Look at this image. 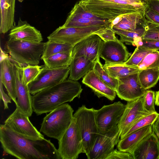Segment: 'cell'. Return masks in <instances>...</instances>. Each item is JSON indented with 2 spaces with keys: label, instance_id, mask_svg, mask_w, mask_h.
<instances>
[{
  "label": "cell",
  "instance_id": "obj_1",
  "mask_svg": "<svg viewBox=\"0 0 159 159\" xmlns=\"http://www.w3.org/2000/svg\"><path fill=\"white\" fill-rule=\"evenodd\" d=\"M0 142L5 153L18 159H61L50 140L22 135L5 124L0 125Z\"/></svg>",
  "mask_w": 159,
  "mask_h": 159
},
{
  "label": "cell",
  "instance_id": "obj_2",
  "mask_svg": "<svg viewBox=\"0 0 159 159\" xmlns=\"http://www.w3.org/2000/svg\"><path fill=\"white\" fill-rule=\"evenodd\" d=\"M81 84L69 79L43 90L32 96L33 111L37 115L49 112L67 102L80 98Z\"/></svg>",
  "mask_w": 159,
  "mask_h": 159
},
{
  "label": "cell",
  "instance_id": "obj_3",
  "mask_svg": "<svg viewBox=\"0 0 159 159\" xmlns=\"http://www.w3.org/2000/svg\"><path fill=\"white\" fill-rule=\"evenodd\" d=\"M80 3L97 17L111 21L120 16L144 12L147 0H80Z\"/></svg>",
  "mask_w": 159,
  "mask_h": 159
},
{
  "label": "cell",
  "instance_id": "obj_4",
  "mask_svg": "<svg viewBox=\"0 0 159 159\" xmlns=\"http://www.w3.org/2000/svg\"><path fill=\"white\" fill-rule=\"evenodd\" d=\"M44 43L9 39L5 44L10 57L21 66L38 65L41 59Z\"/></svg>",
  "mask_w": 159,
  "mask_h": 159
},
{
  "label": "cell",
  "instance_id": "obj_5",
  "mask_svg": "<svg viewBox=\"0 0 159 159\" xmlns=\"http://www.w3.org/2000/svg\"><path fill=\"white\" fill-rule=\"evenodd\" d=\"M73 112L68 103L61 105L44 117L39 131L59 140L71 124Z\"/></svg>",
  "mask_w": 159,
  "mask_h": 159
},
{
  "label": "cell",
  "instance_id": "obj_6",
  "mask_svg": "<svg viewBox=\"0 0 159 159\" xmlns=\"http://www.w3.org/2000/svg\"><path fill=\"white\" fill-rule=\"evenodd\" d=\"M96 109L85 105L79 107L73 115L82 139L83 153L86 156L99 132L95 118Z\"/></svg>",
  "mask_w": 159,
  "mask_h": 159
},
{
  "label": "cell",
  "instance_id": "obj_7",
  "mask_svg": "<svg viewBox=\"0 0 159 159\" xmlns=\"http://www.w3.org/2000/svg\"><path fill=\"white\" fill-rule=\"evenodd\" d=\"M108 27L97 26L66 27L61 26L54 31L47 38L49 40L69 44L74 47L87 37L94 34H100Z\"/></svg>",
  "mask_w": 159,
  "mask_h": 159
},
{
  "label": "cell",
  "instance_id": "obj_8",
  "mask_svg": "<svg viewBox=\"0 0 159 159\" xmlns=\"http://www.w3.org/2000/svg\"><path fill=\"white\" fill-rule=\"evenodd\" d=\"M58 141V151L61 159H76L83 153L82 141L76 120L71 124Z\"/></svg>",
  "mask_w": 159,
  "mask_h": 159
},
{
  "label": "cell",
  "instance_id": "obj_9",
  "mask_svg": "<svg viewBox=\"0 0 159 159\" xmlns=\"http://www.w3.org/2000/svg\"><path fill=\"white\" fill-rule=\"evenodd\" d=\"M70 66L49 68L44 65L36 77L28 84L30 93L33 95L57 84L66 80Z\"/></svg>",
  "mask_w": 159,
  "mask_h": 159
},
{
  "label": "cell",
  "instance_id": "obj_10",
  "mask_svg": "<svg viewBox=\"0 0 159 159\" xmlns=\"http://www.w3.org/2000/svg\"><path fill=\"white\" fill-rule=\"evenodd\" d=\"M118 125L104 133L99 132L87 156L88 159H105L118 144L120 138Z\"/></svg>",
  "mask_w": 159,
  "mask_h": 159
},
{
  "label": "cell",
  "instance_id": "obj_11",
  "mask_svg": "<svg viewBox=\"0 0 159 159\" xmlns=\"http://www.w3.org/2000/svg\"><path fill=\"white\" fill-rule=\"evenodd\" d=\"M125 106L126 105L119 101L96 110L95 118L99 132H106L117 126Z\"/></svg>",
  "mask_w": 159,
  "mask_h": 159
},
{
  "label": "cell",
  "instance_id": "obj_12",
  "mask_svg": "<svg viewBox=\"0 0 159 159\" xmlns=\"http://www.w3.org/2000/svg\"><path fill=\"white\" fill-rule=\"evenodd\" d=\"M16 62H14L13 69L16 81V92L17 98L16 107L29 117L31 116L33 110L32 96L28 85L23 79V68Z\"/></svg>",
  "mask_w": 159,
  "mask_h": 159
},
{
  "label": "cell",
  "instance_id": "obj_13",
  "mask_svg": "<svg viewBox=\"0 0 159 159\" xmlns=\"http://www.w3.org/2000/svg\"><path fill=\"white\" fill-rule=\"evenodd\" d=\"M29 116L16 107L4 121V124L14 131L31 137L43 138L41 133L30 122Z\"/></svg>",
  "mask_w": 159,
  "mask_h": 159
},
{
  "label": "cell",
  "instance_id": "obj_14",
  "mask_svg": "<svg viewBox=\"0 0 159 159\" xmlns=\"http://www.w3.org/2000/svg\"><path fill=\"white\" fill-rule=\"evenodd\" d=\"M131 55L123 43L118 39L115 41H103L99 55L105 64H114L125 62Z\"/></svg>",
  "mask_w": 159,
  "mask_h": 159
},
{
  "label": "cell",
  "instance_id": "obj_15",
  "mask_svg": "<svg viewBox=\"0 0 159 159\" xmlns=\"http://www.w3.org/2000/svg\"><path fill=\"white\" fill-rule=\"evenodd\" d=\"M138 73L118 79V83L115 91L116 95L121 100L133 101L143 97L145 94L147 90L140 84Z\"/></svg>",
  "mask_w": 159,
  "mask_h": 159
},
{
  "label": "cell",
  "instance_id": "obj_16",
  "mask_svg": "<svg viewBox=\"0 0 159 159\" xmlns=\"http://www.w3.org/2000/svg\"><path fill=\"white\" fill-rule=\"evenodd\" d=\"M143 98L127 101L125 107L118 125L120 137L139 119L151 114L144 107Z\"/></svg>",
  "mask_w": 159,
  "mask_h": 159
},
{
  "label": "cell",
  "instance_id": "obj_17",
  "mask_svg": "<svg viewBox=\"0 0 159 159\" xmlns=\"http://www.w3.org/2000/svg\"><path fill=\"white\" fill-rule=\"evenodd\" d=\"M102 39L96 34L91 35L80 42L73 47L72 58L84 56L95 62L99 57Z\"/></svg>",
  "mask_w": 159,
  "mask_h": 159
},
{
  "label": "cell",
  "instance_id": "obj_18",
  "mask_svg": "<svg viewBox=\"0 0 159 159\" xmlns=\"http://www.w3.org/2000/svg\"><path fill=\"white\" fill-rule=\"evenodd\" d=\"M9 39L41 42L43 40L40 32L25 20L20 18L10 30Z\"/></svg>",
  "mask_w": 159,
  "mask_h": 159
},
{
  "label": "cell",
  "instance_id": "obj_19",
  "mask_svg": "<svg viewBox=\"0 0 159 159\" xmlns=\"http://www.w3.org/2000/svg\"><path fill=\"white\" fill-rule=\"evenodd\" d=\"M131 154L133 159H159V140L153 131Z\"/></svg>",
  "mask_w": 159,
  "mask_h": 159
},
{
  "label": "cell",
  "instance_id": "obj_20",
  "mask_svg": "<svg viewBox=\"0 0 159 159\" xmlns=\"http://www.w3.org/2000/svg\"><path fill=\"white\" fill-rule=\"evenodd\" d=\"M82 83L91 88L99 98L105 97L112 101L116 97L115 90L101 80L93 69L83 77Z\"/></svg>",
  "mask_w": 159,
  "mask_h": 159
},
{
  "label": "cell",
  "instance_id": "obj_21",
  "mask_svg": "<svg viewBox=\"0 0 159 159\" xmlns=\"http://www.w3.org/2000/svg\"><path fill=\"white\" fill-rule=\"evenodd\" d=\"M152 132V125L135 131L120 139L117 144V148L119 150L131 154L139 145Z\"/></svg>",
  "mask_w": 159,
  "mask_h": 159
},
{
  "label": "cell",
  "instance_id": "obj_22",
  "mask_svg": "<svg viewBox=\"0 0 159 159\" xmlns=\"http://www.w3.org/2000/svg\"><path fill=\"white\" fill-rule=\"evenodd\" d=\"M13 63L10 56L0 62V81L5 87L8 95L16 105V81L13 69Z\"/></svg>",
  "mask_w": 159,
  "mask_h": 159
},
{
  "label": "cell",
  "instance_id": "obj_23",
  "mask_svg": "<svg viewBox=\"0 0 159 159\" xmlns=\"http://www.w3.org/2000/svg\"><path fill=\"white\" fill-rule=\"evenodd\" d=\"M16 0H0V33L10 30L14 21Z\"/></svg>",
  "mask_w": 159,
  "mask_h": 159
},
{
  "label": "cell",
  "instance_id": "obj_24",
  "mask_svg": "<svg viewBox=\"0 0 159 159\" xmlns=\"http://www.w3.org/2000/svg\"><path fill=\"white\" fill-rule=\"evenodd\" d=\"M145 12V11H144ZM144 12H137L122 15L121 20L112 27L113 30L132 31L148 22Z\"/></svg>",
  "mask_w": 159,
  "mask_h": 159
},
{
  "label": "cell",
  "instance_id": "obj_25",
  "mask_svg": "<svg viewBox=\"0 0 159 159\" xmlns=\"http://www.w3.org/2000/svg\"><path fill=\"white\" fill-rule=\"evenodd\" d=\"M94 64V62L84 56L72 58L69 66L70 70L68 79L77 81L92 70Z\"/></svg>",
  "mask_w": 159,
  "mask_h": 159
},
{
  "label": "cell",
  "instance_id": "obj_26",
  "mask_svg": "<svg viewBox=\"0 0 159 159\" xmlns=\"http://www.w3.org/2000/svg\"><path fill=\"white\" fill-rule=\"evenodd\" d=\"M111 21L102 19H93L83 18L69 14L65 23L62 26L66 27L97 26H110Z\"/></svg>",
  "mask_w": 159,
  "mask_h": 159
},
{
  "label": "cell",
  "instance_id": "obj_27",
  "mask_svg": "<svg viewBox=\"0 0 159 159\" xmlns=\"http://www.w3.org/2000/svg\"><path fill=\"white\" fill-rule=\"evenodd\" d=\"M139 81L146 90L154 87L159 80V69L151 68L140 70L138 73Z\"/></svg>",
  "mask_w": 159,
  "mask_h": 159
},
{
  "label": "cell",
  "instance_id": "obj_28",
  "mask_svg": "<svg viewBox=\"0 0 159 159\" xmlns=\"http://www.w3.org/2000/svg\"><path fill=\"white\" fill-rule=\"evenodd\" d=\"M72 58V52L56 54L43 60L46 67L56 68L69 66Z\"/></svg>",
  "mask_w": 159,
  "mask_h": 159
},
{
  "label": "cell",
  "instance_id": "obj_29",
  "mask_svg": "<svg viewBox=\"0 0 159 159\" xmlns=\"http://www.w3.org/2000/svg\"><path fill=\"white\" fill-rule=\"evenodd\" d=\"M73 46L66 43L57 42L48 40L44 43V49L41 59L48 57L53 55L60 53L72 52Z\"/></svg>",
  "mask_w": 159,
  "mask_h": 159
},
{
  "label": "cell",
  "instance_id": "obj_30",
  "mask_svg": "<svg viewBox=\"0 0 159 159\" xmlns=\"http://www.w3.org/2000/svg\"><path fill=\"white\" fill-rule=\"evenodd\" d=\"M103 66L111 76L117 79L138 73L140 70L138 67L128 66L122 64L105 63Z\"/></svg>",
  "mask_w": 159,
  "mask_h": 159
},
{
  "label": "cell",
  "instance_id": "obj_31",
  "mask_svg": "<svg viewBox=\"0 0 159 159\" xmlns=\"http://www.w3.org/2000/svg\"><path fill=\"white\" fill-rule=\"evenodd\" d=\"M148 22L138 26L134 31H126L113 30L115 34L120 37V40L126 44L133 45L134 39L138 37H142L145 33Z\"/></svg>",
  "mask_w": 159,
  "mask_h": 159
},
{
  "label": "cell",
  "instance_id": "obj_32",
  "mask_svg": "<svg viewBox=\"0 0 159 159\" xmlns=\"http://www.w3.org/2000/svg\"><path fill=\"white\" fill-rule=\"evenodd\" d=\"M100 58L98 57L94 62L93 69L101 80L115 90L118 84V80L108 74L101 62Z\"/></svg>",
  "mask_w": 159,
  "mask_h": 159
},
{
  "label": "cell",
  "instance_id": "obj_33",
  "mask_svg": "<svg viewBox=\"0 0 159 159\" xmlns=\"http://www.w3.org/2000/svg\"><path fill=\"white\" fill-rule=\"evenodd\" d=\"M159 116L157 111L148 114L142 117L137 121L125 132L120 139L133 132L149 125H152Z\"/></svg>",
  "mask_w": 159,
  "mask_h": 159
},
{
  "label": "cell",
  "instance_id": "obj_34",
  "mask_svg": "<svg viewBox=\"0 0 159 159\" xmlns=\"http://www.w3.org/2000/svg\"><path fill=\"white\" fill-rule=\"evenodd\" d=\"M140 70L151 68L159 69V51H153L148 54L138 65Z\"/></svg>",
  "mask_w": 159,
  "mask_h": 159
},
{
  "label": "cell",
  "instance_id": "obj_35",
  "mask_svg": "<svg viewBox=\"0 0 159 159\" xmlns=\"http://www.w3.org/2000/svg\"><path fill=\"white\" fill-rule=\"evenodd\" d=\"M153 50H147L140 46H137L128 59L123 65L137 67L144 57Z\"/></svg>",
  "mask_w": 159,
  "mask_h": 159
},
{
  "label": "cell",
  "instance_id": "obj_36",
  "mask_svg": "<svg viewBox=\"0 0 159 159\" xmlns=\"http://www.w3.org/2000/svg\"><path fill=\"white\" fill-rule=\"evenodd\" d=\"M43 66L28 65L23 68V79L27 85L33 81L40 72Z\"/></svg>",
  "mask_w": 159,
  "mask_h": 159
},
{
  "label": "cell",
  "instance_id": "obj_37",
  "mask_svg": "<svg viewBox=\"0 0 159 159\" xmlns=\"http://www.w3.org/2000/svg\"><path fill=\"white\" fill-rule=\"evenodd\" d=\"M69 14L83 18L93 19H101L84 7L79 1L75 3Z\"/></svg>",
  "mask_w": 159,
  "mask_h": 159
},
{
  "label": "cell",
  "instance_id": "obj_38",
  "mask_svg": "<svg viewBox=\"0 0 159 159\" xmlns=\"http://www.w3.org/2000/svg\"><path fill=\"white\" fill-rule=\"evenodd\" d=\"M133 45L140 46L147 50H159V40L144 39L141 37H138L134 39Z\"/></svg>",
  "mask_w": 159,
  "mask_h": 159
},
{
  "label": "cell",
  "instance_id": "obj_39",
  "mask_svg": "<svg viewBox=\"0 0 159 159\" xmlns=\"http://www.w3.org/2000/svg\"><path fill=\"white\" fill-rule=\"evenodd\" d=\"M143 98L144 107L150 113L156 111L155 108V92L151 90H147Z\"/></svg>",
  "mask_w": 159,
  "mask_h": 159
},
{
  "label": "cell",
  "instance_id": "obj_40",
  "mask_svg": "<svg viewBox=\"0 0 159 159\" xmlns=\"http://www.w3.org/2000/svg\"><path fill=\"white\" fill-rule=\"evenodd\" d=\"M141 38L159 40V26L148 22L146 31Z\"/></svg>",
  "mask_w": 159,
  "mask_h": 159
},
{
  "label": "cell",
  "instance_id": "obj_41",
  "mask_svg": "<svg viewBox=\"0 0 159 159\" xmlns=\"http://www.w3.org/2000/svg\"><path fill=\"white\" fill-rule=\"evenodd\" d=\"M105 159H133V158L129 152L114 149Z\"/></svg>",
  "mask_w": 159,
  "mask_h": 159
},
{
  "label": "cell",
  "instance_id": "obj_42",
  "mask_svg": "<svg viewBox=\"0 0 159 159\" xmlns=\"http://www.w3.org/2000/svg\"><path fill=\"white\" fill-rule=\"evenodd\" d=\"M145 16L149 23L159 26V14L149 7H146Z\"/></svg>",
  "mask_w": 159,
  "mask_h": 159
},
{
  "label": "cell",
  "instance_id": "obj_43",
  "mask_svg": "<svg viewBox=\"0 0 159 159\" xmlns=\"http://www.w3.org/2000/svg\"><path fill=\"white\" fill-rule=\"evenodd\" d=\"M97 35L104 41H115L118 39L114 31L110 26L107 27L102 32Z\"/></svg>",
  "mask_w": 159,
  "mask_h": 159
},
{
  "label": "cell",
  "instance_id": "obj_44",
  "mask_svg": "<svg viewBox=\"0 0 159 159\" xmlns=\"http://www.w3.org/2000/svg\"><path fill=\"white\" fill-rule=\"evenodd\" d=\"M3 85L2 83L0 81V98L3 102L4 109H7L8 108V103H11V99L8 95L4 92Z\"/></svg>",
  "mask_w": 159,
  "mask_h": 159
},
{
  "label": "cell",
  "instance_id": "obj_45",
  "mask_svg": "<svg viewBox=\"0 0 159 159\" xmlns=\"http://www.w3.org/2000/svg\"><path fill=\"white\" fill-rule=\"evenodd\" d=\"M148 6L159 14V0H149Z\"/></svg>",
  "mask_w": 159,
  "mask_h": 159
},
{
  "label": "cell",
  "instance_id": "obj_46",
  "mask_svg": "<svg viewBox=\"0 0 159 159\" xmlns=\"http://www.w3.org/2000/svg\"><path fill=\"white\" fill-rule=\"evenodd\" d=\"M152 130L159 140V116L152 125Z\"/></svg>",
  "mask_w": 159,
  "mask_h": 159
},
{
  "label": "cell",
  "instance_id": "obj_47",
  "mask_svg": "<svg viewBox=\"0 0 159 159\" xmlns=\"http://www.w3.org/2000/svg\"><path fill=\"white\" fill-rule=\"evenodd\" d=\"M7 53H8L7 52H6L5 51H3L1 47H0V62L2 61L3 60L9 57Z\"/></svg>",
  "mask_w": 159,
  "mask_h": 159
},
{
  "label": "cell",
  "instance_id": "obj_48",
  "mask_svg": "<svg viewBox=\"0 0 159 159\" xmlns=\"http://www.w3.org/2000/svg\"><path fill=\"white\" fill-rule=\"evenodd\" d=\"M155 104L159 106V90L155 93Z\"/></svg>",
  "mask_w": 159,
  "mask_h": 159
},
{
  "label": "cell",
  "instance_id": "obj_49",
  "mask_svg": "<svg viewBox=\"0 0 159 159\" xmlns=\"http://www.w3.org/2000/svg\"><path fill=\"white\" fill-rule=\"evenodd\" d=\"M148 0V1H149V0Z\"/></svg>",
  "mask_w": 159,
  "mask_h": 159
}]
</instances>
